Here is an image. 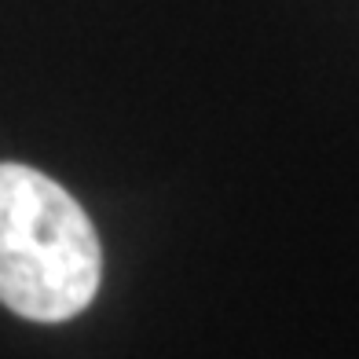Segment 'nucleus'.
Masks as SVG:
<instances>
[{"mask_svg":"<svg viewBox=\"0 0 359 359\" xmlns=\"http://www.w3.org/2000/svg\"><path fill=\"white\" fill-rule=\"evenodd\" d=\"M100 279V235L81 202L52 176L0 161V304L62 323L92 304Z\"/></svg>","mask_w":359,"mask_h":359,"instance_id":"1","label":"nucleus"}]
</instances>
